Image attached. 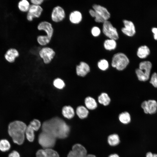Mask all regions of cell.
I'll return each mask as SVG.
<instances>
[{
	"label": "cell",
	"instance_id": "9a60e30c",
	"mask_svg": "<svg viewBox=\"0 0 157 157\" xmlns=\"http://www.w3.org/2000/svg\"><path fill=\"white\" fill-rule=\"evenodd\" d=\"M92 8L105 20H107L110 18V13L105 7L99 5L94 4L92 6Z\"/></svg>",
	"mask_w": 157,
	"mask_h": 157
},
{
	"label": "cell",
	"instance_id": "ac0fdd59",
	"mask_svg": "<svg viewBox=\"0 0 157 157\" xmlns=\"http://www.w3.org/2000/svg\"><path fill=\"white\" fill-rule=\"evenodd\" d=\"M62 114L65 117L69 119L72 118L75 115L74 109L70 106H65L63 108Z\"/></svg>",
	"mask_w": 157,
	"mask_h": 157
},
{
	"label": "cell",
	"instance_id": "44dd1931",
	"mask_svg": "<svg viewBox=\"0 0 157 157\" xmlns=\"http://www.w3.org/2000/svg\"><path fill=\"white\" fill-rule=\"evenodd\" d=\"M76 114L81 119L86 118L89 114V111L86 107L83 106H78L76 110Z\"/></svg>",
	"mask_w": 157,
	"mask_h": 157
},
{
	"label": "cell",
	"instance_id": "836d02e7",
	"mask_svg": "<svg viewBox=\"0 0 157 157\" xmlns=\"http://www.w3.org/2000/svg\"><path fill=\"white\" fill-rule=\"evenodd\" d=\"M44 149L46 154L47 157H59L58 153L51 148Z\"/></svg>",
	"mask_w": 157,
	"mask_h": 157
},
{
	"label": "cell",
	"instance_id": "9c48e42d",
	"mask_svg": "<svg viewBox=\"0 0 157 157\" xmlns=\"http://www.w3.org/2000/svg\"><path fill=\"white\" fill-rule=\"evenodd\" d=\"M141 107L145 113L154 114L157 110V102L153 99L144 101L142 103Z\"/></svg>",
	"mask_w": 157,
	"mask_h": 157
},
{
	"label": "cell",
	"instance_id": "2e32d148",
	"mask_svg": "<svg viewBox=\"0 0 157 157\" xmlns=\"http://www.w3.org/2000/svg\"><path fill=\"white\" fill-rule=\"evenodd\" d=\"M69 19L72 24H78L81 22L82 19V13L78 10L73 11L70 13Z\"/></svg>",
	"mask_w": 157,
	"mask_h": 157
},
{
	"label": "cell",
	"instance_id": "f546056e",
	"mask_svg": "<svg viewBox=\"0 0 157 157\" xmlns=\"http://www.w3.org/2000/svg\"><path fill=\"white\" fill-rule=\"evenodd\" d=\"M89 13L92 16L95 17L94 20L97 22L103 23L105 21L102 17L94 9H90Z\"/></svg>",
	"mask_w": 157,
	"mask_h": 157
},
{
	"label": "cell",
	"instance_id": "7a4b0ae2",
	"mask_svg": "<svg viewBox=\"0 0 157 157\" xmlns=\"http://www.w3.org/2000/svg\"><path fill=\"white\" fill-rule=\"evenodd\" d=\"M27 127L22 121L15 120L10 122L8 126V133L14 143L19 145L23 144L25 140Z\"/></svg>",
	"mask_w": 157,
	"mask_h": 157
},
{
	"label": "cell",
	"instance_id": "1f68e13d",
	"mask_svg": "<svg viewBox=\"0 0 157 157\" xmlns=\"http://www.w3.org/2000/svg\"><path fill=\"white\" fill-rule=\"evenodd\" d=\"M53 85L55 87L59 89H63L65 86V84L63 81L59 78L54 80Z\"/></svg>",
	"mask_w": 157,
	"mask_h": 157
},
{
	"label": "cell",
	"instance_id": "b9f144b4",
	"mask_svg": "<svg viewBox=\"0 0 157 157\" xmlns=\"http://www.w3.org/2000/svg\"><path fill=\"white\" fill-rule=\"evenodd\" d=\"M108 157H120V156L117 154L114 153L110 154Z\"/></svg>",
	"mask_w": 157,
	"mask_h": 157
},
{
	"label": "cell",
	"instance_id": "7bdbcfd3",
	"mask_svg": "<svg viewBox=\"0 0 157 157\" xmlns=\"http://www.w3.org/2000/svg\"><path fill=\"white\" fill-rule=\"evenodd\" d=\"M85 157H97L96 156L93 154H87Z\"/></svg>",
	"mask_w": 157,
	"mask_h": 157
},
{
	"label": "cell",
	"instance_id": "484cf974",
	"mask_svg": "<svg viewBox=\"0 0 157 157\" xmlns=\"http://www.w3.org/2000/svg\"><path fill=\"white\" fill-rule=\"evenodd\" d=\"M104 45L106 49L111 50L114 49L116 48L117 43L115 40L110 38L105 40Z\"/></svg>",
	"mask_w": 157,
	"mask_h": 157
},
{
	"label": "cell",
	"instance_id": "6da1fadb",
	"mask_svg": "<svg viewBox=\"0 0 157 157\" xmlns=\"http://www.w3.org/2000/svg\"><path fill=\"white\" fill-rule=\"evenodd\" d=\"M42 131L48 133L56 138L67 137L70 132V127L62 119L55 117L44 122L42 125Z\"/></svg>",
	"mask_w": 157,
	"mask_h": 157
},
{
	"label": "cell",
	"instance_id": "8fae6325",
	"mask_svg": "<svg viewBox=\"0 0 157 157\" xmlns=\"http://www.w3.org/2000/svg\"><path fill=\"white\" fill-rule=\"evenodd\" d=\"M123 22L124 26L121 29L123 33L129 36L134 35L135 33V30L133 22L126 19H124Z\"/></svg>",
	"mask_w": 157,
	"mask_h": 157
},
{
	"label": "cell",
	"instance_id": "74e56055",
	"mask_svg": "<svg viewBox=\"0 0 157 157\" xmlns=\"http://www.w3.org/2000/svg\"><path fill=\"white\" fill-rule=\"evenodd\" d=\"M44 1V0H31L30 1V3H32L31 4L38 6H41Z\"/></svg>",
	"mask_w": 157,
	"mask_h": 157
},
{
	"label": "cell",
	"instance_id": "f35d334b",
	"mask_svg": "<svg viewBox=\"0 0 157 157\" xmlns=\"http://www.w3.org/2000/svg\"><path fill=\"white\" fill-rule=\"evenodd\" d=\"M8 157H20V156L17 151L13 150L9 154Z\"/></svg>",
	"mask_w": 157,
	"mask_h": 157
},
{
	"label": "cell",
	"instance_id": "8992f818",
	"mask_svg": "<svg viewBox=\"0 0 157 157\" xmlns=\"http://www.w3.org/2000/svg\"><path fill=\"white\" fill-rule=\"evenodd\" d=\"M103 23L102 30L104 33L110 39L115 40L118 39L119 36L117 30L110 22L106 20Z\"/></svg>",
	"mask_w": 157,
	"mask_h": 157
},
{
	"label": "cell",
	"instance_id": "7c38bea8",
	"mask_svg": "<svg viewBox=\"0 0 157 157\" xmlns=\"http://www.w3.org/2000/svg\"><path fill=\"white\" fill-rule=\"evenodd\" d=\"M72 151L74 157H85L87 155L86 148L79 144L74 145L72 147Z\"/></svg>",
	"mask_w": 157,
	"mask_h": 157
},
{
	"label": "cell",
	"instance_id": "ffe728a7",
	"mask_svg": "<svg viewBox=\"0 0 157 157\" xmlns=\"http://www.w3.org/2000/svg\"><path fill=\"white\" fill-rule=\"evenodd\" d=\"M85 104L86 108L90 110L95 109L97 104L95 99L91 97H88L85 99Z\"/></svg>",
	"mask_w": 157,
	"mask_h": 157
},
{
	"label": "cell",
	"instance_id": "f1b7e54d",
	"mask_svg": "<svg viewBox=\"0 0 157 157\" xmlns=\"http://www.w3.org/2000/svg\"><path fill=\"white\" fill-rule=\"evenodd\" d=\"M152 65L151 63L148 61H144L140 62L139 65V69H144L151 72Z\"/></svg>",
	"mask_w": 157,
	"mask_h": 157
},
{
	"label": "cell",
	"instance_id": "4dcf8cb0",
	"mask_svg": "<svg viewBox=\"0 0 157 157\" xmlns=\"http://www.w3.org/2000/svg\"><path fill=\"white\" fill-rule=\"evenodd\" d=\"M98 66L99 68L102 71L107 70L109 67L108 61L105 59L100 60L98 63Z\"/></svg>",
	"mask_w": 157,
	"mask_h": 157
},
{
	"label": "cell",
	"instance_id": "e0dca14e",
	"mask_svg": "<svg viewBox=\"0 0 157 157\" xmlns=\"http://www.w3.org/2000/svg\"><path fill=\"white\" fill-rule=\"evenodd\" d=\"M107 141L108 144L110 146H116L120 142V137L117 134H111L108 137Z\"/></svg>",
	"mask_w": 157,
	"mask_h": 157
},
{
	"label": "cell",
	"instance_id": "603a6c76",
	"mask_svg": "<svg viewBox=\"0 0 157 157\" xmlns=\"http://www.w3.org/2000/svg\"><path fill=\"white\" fill-rule=\"evenodd\" d=\"M118 118L120 122L124 124H128L131 121V115L130 114L126 111L120 113L119 115Z\"/></svg>",
	"mask_w": 157,
	"mask_h": 157
},
{
	"label": "cell",
	"instance_id": "30bf717a",
	"mask_svg": "<svg viewBox=\"0 0 157 157\" xmlns=\"http://www.w3.org/2000/svg\"><path fill=\"white\" fill-rule=\"evenodd\" d=\"M37 28L39 31H44L46 33L44 35L51 39L53 35L54 29L51 23L45 21L41 22L38 24Z\"/></svg>",
	"mask_w": 157,
	"mask_h": 157
},
{
	"label": "cell",
	"instance_id": "ba28073f",
	"mask_svg": "<svg viewBox=\"0 0 157 157\" xmlns=\"http://www.w3.org/2000/svg\"><path fill=\"white\" fill-rule=\"evenodd\" d=\"M43 9L41 6L31 4L26 15V19L29 22L35 18H39L42 13Z\"/></svg>",
	"mask_w": 157,
	"mask_h": 157
},
{
	"label": "cell",
	"instance_id": "5b68a950",
	"mask_svg": "<svg viewBox=\"0 0 157 157\" xmlns=\"http://www.w3.org/2000/svg\"><path fill=\"white\" fill-rule=\"evenodd\" d=\"M39 55L45 64H49L56 55V52L52 48L47 47H42L38 52Z\"/></svg>",
	"mask_w": 157,
	"mask_h": 157
},
{
	"label": "cell",
	"instance_id": "8d00e7d4",
	"mask_svg": "<svg viewBox=\"0 0 157 157\" xmlns=\"http://www.w3.org/2000/svg\"><path fill=\"white\" fill-rule=\"evenodd\" d=\"M36 157H47L46 154L44 149H40L36 153Z\"/></svg>",
	"mask_w": 157,
	"mask_h": 157
},
{
	"label": "cell",
	"instance_id": "d6a6232c",
	"mask_svg": "<svg viewBox=\"0 0 157 157\" xmlns=\"http://www.w3.org/2000/svg\"><path fill=\"white\" fill-rule=\"evenodd\" d=\"M29 125L34 129L35 131L38 130L41 126L40 121L35 119L32 121Z\"/></svg>",
	"mask_w": 157,
	"mask_h": 157
},
{
	"label": "cell",
	"instance_id": "d6986e66",
	"mask_svg": "<svg viewBox=\"0 0 157 157\" xmlns=\"http://www.w3.org/2000/svg\"><path fill=\"white\" fill-rule=\"evenodd\" d=\"M150 53V49L146 45L141 46L138 49L137 55L139 58H144L147 57Z\"/></svg>",
	"mask_w": 157,
	"mask_h": 157
},
{
	"label": "cell",
	"instance_id": "4316f807",
	"mask_svg": "<svg viewBox=\"0 0 157 157\" xmlns=\"http://www.w3.org/2000/svg\"><path fill=\"white\" fill-rule=\"evenodd\" d=\"M11 147L10 142L6 139L0 140V151L5 152L9 151Z\"/></svg>",
	"mask_w": 157,
	"mask_h": 157
},
{
	"label": "cell",
	"instance_id": "4fadbf2b",
	"mask_svg": "<svg viewBox=\"0 0 157 157\" xmlns=\"http://www.w3.org/2000/svg\"><path fill=\"white\" fill-rule=\"evenodd\" d=\"M19 55L18 51L15 48H10L8 49L4 55L5 60L9 63H13Z\"/></svg>",
	"mask_w": 157,
	"mask_h": 157
},
{
	"label": "cell",
	"instance_id": "60d3db41",
	"mask_svg": "<svg viewBox=\"0 0 157 157\" xmlns=\"http://www.w3.org/2000/svg\"><path fill=\"white\" fill-rule=\"evenodd\" d=\"M145 157H157V154L148 152L146 153Z\"/></svg>",
	"mask_w": 157,
	"mask_h": 157
},
{
	"label": "cell",
	"instance_id": "52a82bcc",
	"mask_svg": "<svg viewBox=\"0 0 157 157\" xmlns=\"http://www.w3.org/2000/svg\"><path fill=\"white\" fill-rule=\"evenodd\" d=\"M65 16V11L61 6H57L53 9L51 14V19L54 22L58 23L62 21Z\"/></svg>",
	"mask_w": 157,
	"mask_h": 157
},
{
	"label": "cell",
	"instance_id": "e575fe53",
	"mask_svg": "<svg viewBox=\"0 0 157 157\" xmlns=\"http://www.w3.org/2000/svg\"><path fill=\"white\" fill-rule=\"evenodd\" d=\"M149 82L154 87L157 88V73H156L154 72L152 74Z\"/></svg>",
	"mask_w": 157,
	"mask_h": 157
},
{
	"label": "cell",
	"instance_id": "cb8c5ba5",
	"mask_svg": "<svg viewBox=\"0 0 157 157\" xmlns=\"http://www.w3.org/2000/svg\"><path fill=\"white\" fill-rule=\"evenodd\" d=\"M98 101L100 104L104 106L108 105L110 102V99L106 93L103 92L98 97Z\"/></svg>",
	"mask_w": 157,
	"mask_h": 157
},
{
	"label": "cell",
	"instance_id": "83f0119b",
	"mask_svg": "<svg viewBox=\"0 0 157 157\" xmlns=\"http://www.w3.org/2000/svg\"><path fill=\"white\" fill-rule=\"evenodd\" d=\"M51 40L44 35H39L37 38V41L38 44L43 46H45L49 44Z\"/></svg>",
	"mask_w": 157,
	"mask_h": 157
},
{
	"label": "cell",
	"instance_id": "7402d4cb",
	"mask_svg": "<svg viewBox=\"0 0 157 157\" xmlns=\"http://www.w3.org/2000/svg\"><path fill=\"white\" fill-rule=\"evenodd\" d=\"M31 5L30 2L28 0H22L18 2L17 7L21 12L23 13H27Z\"/></svg>",
	"mask_w": 157,
	"mask_h": 157
},
{
	"label": "cell",
	"instance_id": "d4e9b609",
	"mask_svg": "<svg viewBox=\"0 0 157 157\" xmlns=\"http://www.w3.org/2000/svg\"><path fill=\"white\" fill-rule=\"evenodd\" d=\"M34 129L29 125L27 126L25 131V136L30 142L33 141L35 138Z\"/></svg>",
	"mask_w": 157,
	"mask_h": 157
},
{
	"label": "cell",
	"instance_id": "3957f363",
	"mask_svg": "<svg viewBox=\"0 0 157 157\" xmlns=\"http://www.w3.org/2000/svg\"><path fill=\"white\" fill-rule=\"evenodd\" d=\"M129 63V60L123 53L119 52L113 56L112 60V66L117 70L121 71L124 69Z\"/></svg>",
	"mask_w": 157,
	"mask_h": 157
},
{
	"label": "cell",
	"instance_id": "ab89813d",
	"mask_svg": "<svg viewBox=\"0 0 157 157\" xmlns=\"http://www.w3.org/2000/svg\"><path fill=\"white\" fill-rule=\"evenodd\" d=\"M152 31L154 34V39L157 40V28L154 27L152 29Z\"/></svg>",
	"mask_w": 157,
	"mask_h": 157
},
{
	"label": "cell",
	"instance_id": "5bb4252c",
	"mask_svg": "<svg viewBox=\"0 0 157 157\" xmlns=\"http://www.w3.org/2000/svg\"><path fill=\"white\" fill-rule=\"evenodd\" d=\"M90 69L89 65L86 63L81 61L76 67V73L77 75L84 77L90 71Z\"/></svg>",
	"mask_w": 157,
	"mask_h": 157
},
{
	"label": "cell",
	"instance_id": "d590c367",
	"mask_svg": "<svg viewBox=\"0 0 157 157\" xmlns=\"http://www.w3.org/2000/svg\"><path fill=\"white\" fill-rule=\"evenodd\" d=\"M91 32L93 35L94 36H97L100 34L101 30L98 27L94 26L92 28Z\"/></svg>",
	"mask_w": 157,
	"mask_h": 157
},
{
	"label": "cell",
	"instance_id": "277c9868",
	"mask_svg": "<svg viewBox=\"0 0 157 157\" xmlns=\"http://www.w3.org/2000/svg\"><path fill=\"white\" fill-rule=\"evenodd\" d=\"M56 142V138L48 133L42 131L39 135L38 142L44 149L53 147Z\"/></svg>",
	"mask_w": 157,
	"mask_h": 157
}]
</instances>
